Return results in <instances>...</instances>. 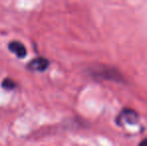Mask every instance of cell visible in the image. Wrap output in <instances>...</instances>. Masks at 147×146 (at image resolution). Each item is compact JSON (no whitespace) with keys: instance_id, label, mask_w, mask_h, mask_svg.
I'll use <instances>...</instances> for the list:
<instances>
[{"instance_id":"obj_5","label":"cell","mask_w":147,"mask_h":146,"mask_svg":"<svg viewBox=\"0 0 147 146\" xmlns=\"http://www.w3.org/2000/svg\"><path fill=\"white\" fill-rule=\"evenodd\" d=\"M1 87L3 88L4 90L10 91V90H13L14 88L16 87V83L14 80L10 79V78H5V79H3V81H2Z\"/></svg>"},{"instance_id":"obj_4","label":"cell","mask_w":147,"mask_h":146,"mask_svg":"<svg viewBox=\"0 0 147 146\" xmlns=\"http://www.w3.org/2000/svg\"><path fill=\"white\" fill-rule=\"evenodd\" d=\"M8 49L10 52L14 53L18 58H24L27 55V50L23 43L20 41H10L8 44Z\"/></svg>"},{"instance_id":"obj_2","label":"cell","mask_w":147,"mask_h":146,"mask_svg":"<svg viewBox=\"0 0 147 146\" xmlns=\"http://www.w3.org/2000/svg\"><path fill=\"white\" fill-rule=\"evenodd\" d=\"M138 121V114L132 109H123L119 113V115L116 117L117 124H135Z\"/></svg>"},{"instance_id":"obj_1","label":"cell","mask_w":147,"mask_h":146,"mask_svg":"<svg viewBox=\"0 0 147 146\" xmlns=\"http://www.w3.org/2000/svg\"><path fill=\"white\" fill-rule=\"evenodd\" d=\"M91 75L95 77L96 79H102V80H111V81H122L121 73L117 71L115 68L108 66H102V67H96L92 71Z\"/></svg>"},{"instance_id":"obj_3","label":"cell","mask_w":147,"mask_h":146,"mask_svg":"<svg viewBox=\"0 0 147 146\" xmlns=\"http://www.w3.org/2000/svg\"><path fill=\"white\" fill-rule=\"evenodd\" d=\"M49 66V60L44 57H36L27 64V69L35 72H43Z\"/></svg>"}]
</instances>
